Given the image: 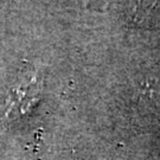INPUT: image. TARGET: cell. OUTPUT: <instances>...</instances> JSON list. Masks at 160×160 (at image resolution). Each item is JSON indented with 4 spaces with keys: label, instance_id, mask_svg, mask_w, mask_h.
<instances>
[{
    "label": "cell",
    "instance_id": "obj_1",
    "mask_svg": "<svg viewBox=\"0 0 160 160\" xmlns=\"http://www.w3.org/2000/svg\"><path fill=\"white\" fill-rule=\"evenodd\" d=\"M155 0H135L133 6L129 7L128 18L133 25L143 26L152 23V18L154 17V12L158 7Z\"/></svg>",
    "mask_w": 160,
    "mask_h": 160
}]
</instances>
